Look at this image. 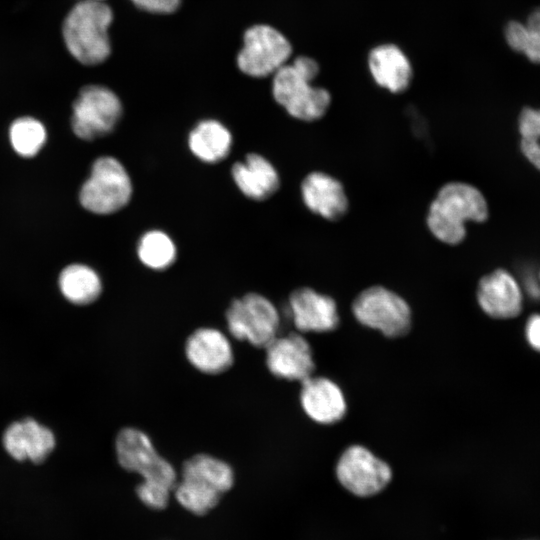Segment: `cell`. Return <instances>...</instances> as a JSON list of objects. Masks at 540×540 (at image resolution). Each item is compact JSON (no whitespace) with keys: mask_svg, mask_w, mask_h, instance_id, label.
<instances>
[{"mask_svg":"<svg viewBox=\"0 0 540 540\" xmlns=\"http://www.w3.org/2000/svg\"><path fill=\"white\" fill-rule=\"evenodd\" d=\"M525 23L540 35V7L535 8L529 13Z\"/></svg>","mask_w":540,"mask_h":540,"instance_id":"cell-31","label":"cell"},{"mask_svg":"<svg viewBox=\"0 0 540 540\" xmlns=\"http://www.w3.org/2000/svg\"><path fill=\"white\" fill-rule=\"evenodd\" d=\"M536 274H537V278H538V282H539V288H540V268L538 269Z\"/></svg>","mask_w":540,"mask_h":540,"instance_id":"cell-32","label":"cell"},{"mask_svg":"<svg viewBox=\"0 0 540 540\" xmlns=\"http://www.w3.org/2000/svg\"><path fill=\"white\" fill-rule=\"evenodd\" d=\"M289 309L299 332H329L340 322L337 304L329 295L309 287L295 289L289 296Z\"/></svg>","mask_w":540,"mask_h":540,"instance_id":"cell-13","label":"cell"},{"mask_svg":"<svg viewBox=\"0 0 540 540\" xmlns=\"http://www.w3.org/2000/svg\"><path fill=\"white\" fill-rule=\"evenodd\" d=\"M318 73L319 65L313 58L298 56L273 74V97L293 118L312 122L328 111L331 104L329 91L312 85Z\"/></svg>","mask_w":540,"mask_h":540,"instance_id":"cell-2","label":"cell"},{"mask_svg":"<svg viewBox=\"0 0 540 540\" xmlns=\"http://www.w3.org/2000/svg\"><path fill=\"white\" fill-rule=\"evenodd\" d=\"M119 465L126 471L137 473L142 481L174 489L178 475L173 465L156 450L150 437L135 427L121 429L115 439Z\"/></svg>","mask_w":540,"mask_h":540,"instance_id":"cell-7","label":"cell"},{"mask_svg":"<svg viewBox=\"0 0 540 540\" xmlns=\"http://www.w3.org/2000/svg\"><path fill=\"white\" fill-rule=\"evenodd\" d=\"M177 502L188 512L202 516L212 511L223 494L194 480L179 478L173 489Z\"/></svg>","mask_w":540,"mask_h":540,"instance_id":"cell-24","label":"cell"},{"mask_svg":"<svg viewBox=\"0 0 540 540\" xmlns=\"http://www.w3.org/2000/svg\"><path fill=\"white\" fill-rule=\"evenodd\" d=\"M137 254L148 268L164 270L175 262L177 250L168 234L160 230H151L140 238Z\"/></svg>","mask_w":540,"mask_h":540,"instance_id":"cell-23","label":"cell"},{"mask_svg":"<svg viewBox=\"0 0 540 540\" xmlns=\"http://www.w3.org/2000/svg\"><path fill=\"white\" fill-rule=\"evenodd\" d=\"M300 403L305 414L324 425L340 421L347 404L341 388L329 378L310 376L301 382Z\"/></svg>","mask_w":540,"mask_h":540,"instance_id":"cell-16","label":"cell"},{"mask_svg":"<svg viewBox=\"0 0 540 540\" xmlns=\"http://www.w3.org/2000/svg\"><path fill=\"white\" fill-rule=\"evenodd\" d=\"M188 147L206 163H217L230 153L232 135L226 126L213 119L199 122L189 133Z\"/></svg>","mask_w":540,"mask_h":540,"instance_id":"cell-20","label":"cell"},{"mask_svg":"<svg viewBox=\"0 0 540 540\" xmlns=\"http://www.w3.org/2000/svg\"><path fill=\"white\" fill-rule=\"evenodd\" d=\"M355 319L384 336H404L411 327V309L399 294L384 287L371 286L361 291L352 302Z\"/></svg>","mask_w":540,"mask_h":540,"instance_id":"cell-5","label":"cell"},{"mask_svg":"<svg viewBox=\"0 0 540 540\" xmlns=\"http://www.w3.org/2000/svg\"><path fill=\"white\" fill-rule=\"evenodd\" d=\"M369 71L380 87L391 93L405 91L412 80V67L404 52L394 44L373 48L368 56Z\"/></svg>","mask_w":540,"mask_h":540,"instance_id":"cell-19","label":"cell"},{"mask_svg":"<svg viewBox=\"0 0 540 540\" xmlns=\"http://www.w3.org/2000/svg\"><path fill=\"white\" fill-rule=\"evenodd\" d=\"M476 298L482 311L493 318H513L522 310L521 285L515 276L504 268H497L479 280Z\"/></svg>","mask_w":540,"mask_h":540,"instance_id":"cell-12","label":"cell"},{"mask_svg":"<svg viewBox=\"0 0 540 540\" xmlns=\"http://www.w3.org/2000/svg\"><path fill=\"white\" fill-rule=\"evenodd\" d=\"M517 129L523 157L540 172V108H522L517 119Z\"/></svg>","mask_w":540,"mask_h":540,"instance_id":"cell-25","label":"cell"},{"mask_svg":"<svg viewBox=\"0 0 540 540\" xmlns=\"http://www.w3.org/2000/svg\"><path fill=\"white\" fill-rule=\"evenodd\" d=\"M336 477L350 493L368 497L382 491L392 478L389 465L361 445H351L340 455Z\"/></svg>","mask_w":540,"mask_h":540,"instance_id":"cell-10","label":"cell"},{"mask_svg":"<svg viewBox=\"0 0 540 540\" xmlns=\"http://www.w3.org/2000/svg\"><path fill=\"white\" fill-rule=\"evenodd\" d=\"M305 206L314 214L329 220L342 219L348 209L349 201L342 183L322 171L307 174L300 187Z\"/></svg>","mask_w":540,"mask_h":540,"instance_id":"cell-15","label":"cell"},{"mask_svg":"<svg viewBox=\"0 0 540 540\" xmlns=\"http://www.w3.org/2000/svg\"><path fill=\"white\" fill-rule=\"evenodd\" d=\"M525 333L529 345L540 352V314H534L528 319Z\"/></svg>","mask_w":540,"mask_h":540,"instance_id":"cell-30","label":"cell"},{"mask_svg":"<svg viewBox=\"0 0 540 540\" xmlns=\"http://www.w3.org/2000/svg\"><path fill=\"white\" fill-rule=\"evenodd\" d=\"M504 38L511 50L534 64H540V35L525 22L509 21L504 28Z\"/></svg>","mask_w":540,"mask_h":540,"instance_id":"cell-27","label":"cell"},{"mask_svg":"<svg viewBox=\"0 0 540 540\" xmlns=\"http://www.w3.org/2000/svg\"><path fill=\"white\" fill-rule=\"evenodd\" d=\"M225 318L231 336L255 347L265 348L278 336L279 312L261 294L247 293L234 299L226 310Z\"/></svg>","mask_w":540,"mask_h":540,"instance_id":"cell-6","label":"cell"},{"mask_svg":"<svg viewBox=\"0 0 540 540\" xmlns=\"http://www.w3.org/2000/svg\"><path fill=\"white\" fill-rule=\"evenodd\" d=\"M179 478L197 481L223 495L231 490L235 481L233 468L227 462L205 453L185 460Z\"/></svg>","mask_w":540,"mask_h":540,"instance_id":"cell-21","label":"cell"},{"mask_svg":"<svg viewBox=\"0 0 540 540\" xmlns=\"http://www.w3.org/2000/svg\"><path fill=\"white\" fill-rule=\"evenodd\" d=\"M79 1H104V0H79Z\"/></svg>","mask_w":540,"mask_h":540,"instance_id":"cell-33","label":"cell"},{"mask_svg":"<svg viewBox=\"0 0 540 540\" xmlns=\"http://www.w3.org/2000/svg\"><path fill=\"white\" fill-rule=\"evenodd\" d=\"M132 191L130 176L122 163L114 157L103 156L94 161L79 198L86 210L107 215L125 207Z\"/></svg>","mask_w":540,"mask_h":540,"instance_id":"cell-4","label":"cell"},{"mask_svg":"<svg viewBox=\"0 0 540 540\" xmlns=\"http://www.w3.org/2000/svg\"><path fill=\"white\" fill-rule=\"evenodd\" d=\"M9 135L12 147L23 157L36 155L46 141L44 125L32 117L16 119L10 126Z\"/></svg>","mask_w":540,"mask_h":540,"instance_id":"cell-26","label":"cell"},{"mask_svg":"<svg viewBox=\"0 0 540 540\" xmlns=\"http://www.w3.org/2000/svg\"><path fill=\"white\" fill-rule=\"evenodd\" d=\"M264 349L266 366L275 377L302 382L312 376L315 368L312 349L301 334L278 335Z\"/></svg>","mask_w":540,"mask_h":540,"instance_id":"cell-11","label":"cell"},{"mask_svg":"<svg viewBox=\"0 0 540 540\" xmlns=\"http://www.w3.org/2000/svg\"><path fill=\"white\" fill-rule=\"evenodd\" d=\"M113 20L104 1H79L67 13L62 35L70 55L83 65H98L111 53L108 28Z\"/></svg>","mask_w":540,"mask_h":540,"instance_id":"cell-3","label":"cell"},{"mask_svg":"<svg viewBox=\"0 0 540 540\" xmlns=\"http://www.w3.org/2000/svg\"><path fill=\"white\" fill-rule=\"evenodd\" d=\"M135 492L141 503L149 509L163 510L169 504L173 490L158 483L141 481Z\"/></svg>","mask_w":540,"mask_h":540,"instance_id":"cell-28","label":"cell"},{"mask_svg":"<svg viewBox=\"0 0 540 540\" xmlns=\"http://www.w3.org/2000/svg\"><path fill=\"white\" fill-rule=\"evenodd\" d=\"M59 287L64 297L76 305L94 302L102 291L99 275L84 264L65 267L59 276Z\"/></svg>","mask_w":540,"mask_h":540,"instance_id":"cell-22","label":"cell"},{"mask_svg":"<svg viewBox=\"0 0 540 540\" xmlns=\"http://www.w3.org/2000/svg\"><path fill=\"white\" fill-rule=\"evenodd\" d=\"M232 178L238 189L256 201L270 198L280 187V178L272 163L258 153H249L232 166Z\"/></svg>","mask_w":540,"mask_h":540,"instance_id":"cell-18","label":"cell"},{"mask_svg":"<svg viewBox=\"0 0 540 540\" xmlns=\"http://www.w3.org/2000/svg\"><path fill=\"white\" fill-rule=\"evenodd\" d=\"M237 56L239 69L251 77H266L285 65L292 54L288 39L272 26L254 25L244 33Z\"/></svg>","mask_w":540,"mask_h":540,"instance_id":"cell-9","label":"cell"},{"mask_svg":"<svg viewBox=\"0 0 540 540\" xmlns=\"http://www.w3.org/2000/svg\"><path fill=\"white\" fill-rule=\"evenodd\" d=\"M138 8L151 13H172L181 0H131Z\"/></svg>","mask_w":540,"mask_h":540,"instance_id":"cell-29","label":"cell"},{"mask_svg":"<svg viewBox=\"0 0 540 540\" xmlns=\"http://www.w3.org/2000/svg\"><path fill=\"white\" fill-rule=\"evenodd\" d=\"M3 446L18 461L43 462L55 447L50 429L32 418L10 424L3 434Z\"/></svg>","mask_w":540,"mask_h":540,"instance_id":"cell-17","label":"cell"},{"mask_svg":"<svg viewBox=\"0 0 540 540\" xmlns=\"http://www.w3.org/2000/svg\"><path fill=\"white\" fill-rule=\"evenodd\" d=\"M72 108L73 132L86 141L111 133L123 112L118 96L108 87L96 84L84 86Z\"/></svg>","mask_w":540,"mask_h":540,"instance_id":"cell-8","label":"cell"},{"mask_svg":"<svg viewBox=\"0 0 540 540\" xmlns=\"http://www.w3.org/2000/svg\"><path fill=\"white\" fill-rule=\"evenodd\" d=\"M185 355L198 371L217 375L228 370L234 361L232 345L218 329L202 327L192 332L185 342Z\"/></svg>","mask_w":540,"mask_h":540,"instance_id":"cell-14","label":"cell"},{"mask_svg":"<svg viewBox=\"0 0 540 540\" xmlns=\"http://www.w3.org/2000/svg\"><path fill=\"white\" fill-rule=\"evenodd\" d=\"M489 217L484 194L474 185L454 181L443 185L431 202L426 224L431 234L447 245L464 241L468 222L482 223Z\"/></svg>","mask_w":540,"mask_h":540,"instance_id":"cell-1","label":"cell"}]
</instances>
